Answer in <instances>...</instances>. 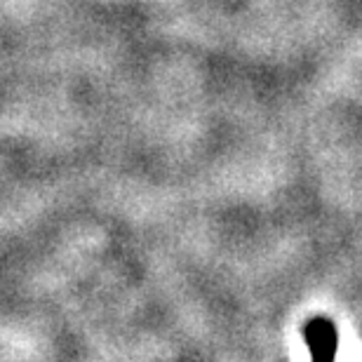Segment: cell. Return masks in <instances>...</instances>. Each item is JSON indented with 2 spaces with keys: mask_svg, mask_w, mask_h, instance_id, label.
<instances>
[{
  "mask_svg": "<svg viewBox=\"0 0 362 362\" xmlns=\"http://www.w3.org/2000/svg\"><path fill=\"white\" fill-rule=\"evenodd\" d=\"M303 339H306L313 362H334L337 356V327L327 317H313L303 325Z\"/></svg>",
  "mask_w": 362,
  "mask_h": 362,
  "instance_id": "1",
  "label": "cell"
}]
</instances>
